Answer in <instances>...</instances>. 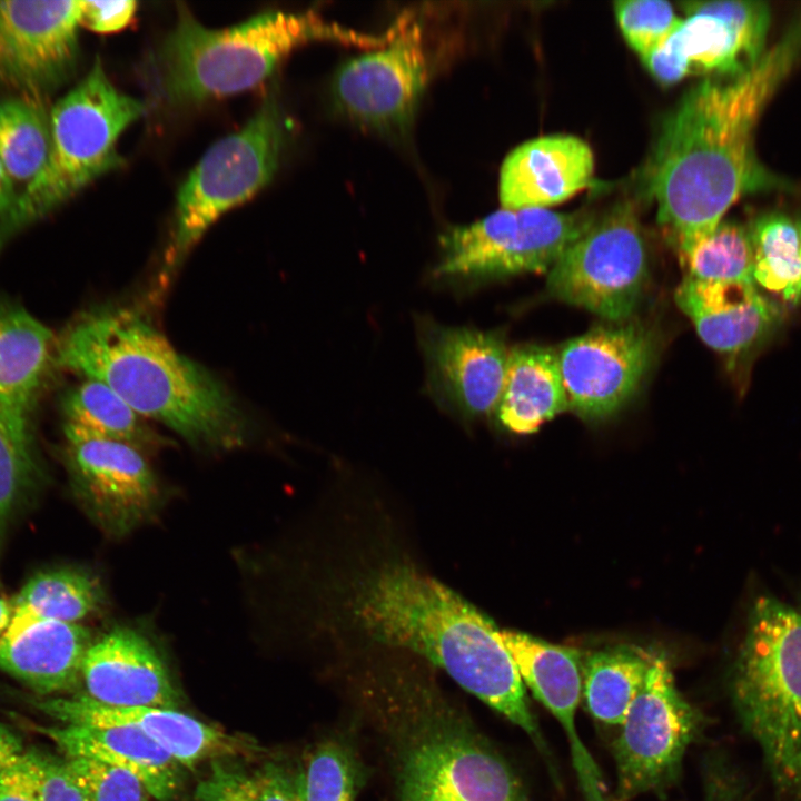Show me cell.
<instances>
[{
	"label": "cell",
	"mask_w": 801,
	"mask_h": 801,
	"mask_svg": "<svg viewBox=\"0 0 801 801\" xmlns=\"http://www.w3.org/2000/svg\"><path fill=\"white\" fill-rule=\"evenodd\" d=\"M655 653L615 645L589 653L582 663V696L590 714L621 725L641 690Z\"/></svg>",
	"instance_id": "4316f807"
},
{
	"label": "cell",
	"mask_w": 801,
	"mask_h": 801,
	"mask_svg": "<svg viewBox=\"0 0 801 801\" xmlns=\"http://www.w3.org/2000/svg\"><path fill=\"white\" fill-rule=\"evenodd\" d=\"M88 801H148L145 784L129 771L101 761L69 758L67 761Z\"/></svg>",
	"instance_id": "e575fe53"
},
{
	"label": "cell",
	"mask_w": 801,
	"mask_h": 801,
	"mask_svg": "<svg viewBox=\"0 0 801 801\" xmlns=\"http://www.w3.org/2000/svg\"><path fill=\"white\" fill-rule=\"evenodd\" d=\"M755 285L797 305L801 301V236L798 224L780 212L758 217L749 227Z\"/></svg>",
	"instance_id": "f1b7e54d"
},
{
	"label": "cell",
	"mask_w": 801,
	"mask_h": 801,
	"mask_svg": "<svg viewBox=\"0 0 801 801\" xmlns=\"http://www.w3.org/2000/svg\"><path fill=\"white\" fill-rule=\"evenodd\" d=\"M388 36L345 28L314 10L268 11L236 26L209 29L179 3L174 28L150 56V81L161 101L188 107L259 86L308 42L333 40L375 49Z\"/></svg>",
	"instance_id": "277c9868"
},
{
	"label": "cell",
	"mask_w": 801,
	"mask_h": 801,
	"mask_svg": "<svg viewBox=\"0 0 801 801\" xmlns=\"http://www.w3.org/2000/svg\"><path fill=\"white\" fill-rule=\"evenodd\" d=\"M41 801H88L67 761L38 754Z\"/></svg>",
	"instance_id": "ab89813d"
},
{
	"label": "cell",
	"mask_w": 801,
	"mask_h": 801,
	"mask_svg": "<svg viewBox=\"0 0 801 801\" xmlns=\"http://www.w3.org/2000/svg\"><path fill=\"white\" fill-rule=\"evenodd\" d=\"M593 174L592 149L578 137L551 135L525 141L502 164V208L547 209L586 188Z\"/></svg>",
	"instance_id": "7402d4cb"
},
{
	"label": "cell",
	"mask_w": 801,
	"mask_h": 801,
	"mask_svg": "<svg viewBox=\"0 0 801 801\" xmlns=\"http://www.w3.org/2000/svg\"><path fill=\"white\" fill-rule=\"evenodd\" d=\"M657 347L654 330L632 318L565 342L557 357L568 411L586 422L615 415L640 389Z\"/></svg>",
	"instance_id": "4fadbf2b"
},
{
	"label": "cell",
	"mask_w": 801,
	"mask_h": 801,
	"mask_svg": "<svg viewBox=\"0 0 801 801\" xmlns=\"http://www.w3.org/2000/svg\"><path fill=\"white\" fill-rule=\"evenodd\" d=\"M79 490L103 531L122 538L151 522L166 492L138 448L65 425Z\"/></svg>",
	"instance_id": "2e32d148"
},
{
	"label": "cell",
	"mask_w": 801,
	"mask_h": 801,
	"mask_svg": "<svg viewBox=\"0 0 801 801\" xmlns=\"http://www.w3.org/2000/svg\"><path fill=\"white\" fill-rule=\"evenodd\" d=\"M22 741L4 723L0 722V770L23 753Z\"/></svg>",
	"instance_id": "7bdbcfd3"
},
{
	"label": "cell",
	"mask_w": 801,
	"mask_h": 801,
	"mask_svg": "<svg viewBox=\"0 0 801 801\" xmlns=\"http://www.w3.org/2000/svg\"><path fill=\"white\" fill-rule=\"evenodd\" d=\"M259 801H303L297 775L277 763H266L255 773Z\"/></svg>",
	"instance_id": "b9f144b4"
},
{
	"label": "cell",
	"mask_w": 801,
	"mask_h": 801,
	"mask_svg": "<svg viewBox=\"0 0 801 801\" xmlns=\"http://www.w3.org/2000/svg\"><path fill=\"white\" fill-rule=\"evenodd\" d=\"M388 32L383 46L343 63L332 83L346 116L386 132L408 127L428 78L419 24L402 16Z\"/></svg>",
	"instance_id": "5bb4252c"
},
{
	"label": "cell",
	"mask_w": 801,
	"mask_h": 801,
	"mask_svg": "<svg viewBox=\"0 0 801 801\" xmlns=\"http://www.w3.org/2000/svg\"><path fill=\"white\" fill-rule=\"evenodd\" d=\"M36 706L65 724L134 728L188 769H194L204 760L231 755L241 750V743L236 738L176 709L111 706L87 694L36 701Z\"/></svg>",
	"instance_id": "ffe728a7"
},
{
	"label": "cell",
	"mask_w": 801,
	"mask_h": 801,
	"mask_svg": "<svg viewBox=\"0 0 801 801\" xmlns=\"http://www.w3.org/2000/svg\"><path fill=\"white\" fill-rule=\"evenodd\" d=\"M565 411L568 405L557 350L541 345L510 349L494 411L501 426L527 435Z\"/></svg>",
	"instance_id": "484cf974"
},
{
	"label": "cell",
	"mask_w": 801,
	"mask_h": 801,
	"mask_svg": "<svg viewBox=\"0 0 801 801\" xmlns=\"http://www.w3.org/2000/svg\"><path fill=\"white\" fill-rule=\"evenodd\" d=\"M546 276L557 300L607 322L632 318L649 281L646 245L632 205L595 217Z\"/></svg>",
	"instance_id": "9c48e42d"
},
{
	"label": "cell",
	"mask_w": 801,
	"mask_h": 801,
	"mask_svg": "<svg viewBox=\"0 0 801 801\" xmlns=\"http://www.w3.org/2000/svg\"><path fill=\"white\" fill-rule=\"evenodd\" d=\"M675 303L699 337L732 363L762 347L779 328L782 309L753 281H705L685 276Z\"/></svg>",
	"instance_id": "ac0fdd59"
},
{
	"label": "cell",
	"mask_w": 801,
	"mask_h": 801,
	"mask_svg": "<svg viewBox=\"0 0 801 801\" xmlns=\"http://www.w3.org/2000/svg\"><path fill=\"white\" fill-rule=\"evenodd\" d=\"M66 424L129 444L139 451L164 445L162 438L107 385L85 379L63 399Z\"/></svg>",
	"instance_id": "83f0119b"
},
{
	"label": "cell",
	"mask_w": 801,
	"mask_h": 801,
	"mask_svg": "<svg viewBox=\"0 0 801 801\" xmlns=\"http://www.w3.org/2000/svg\"><path fill=\"white\" fill-rule=\"evenodd\" d=\"M194 801H259L255 774L215 760L197 785Z\"/></svg>",
	"instance_id": "8d00e7d4"
},
{
	"label": "cell",
	"mask_w": 801,
	"mask_h": 801,
	"mask_svg": "<svg viewBox=\"0 0 801 801\" xmlns=\"http://www.w3.org/2000/svg\"><path fill=\"white\" fill-rule=\"evenodd\" d=\"M58 339L43 323L0 296V415L28 435V415L56 363Z\"/></svg>",
	"instance_id": "d4e9b609"
},
{
	"label": "cell",
	"mask_w": 801,
	"mask_h": 801,
	"mask_svg": "<svg viewBox=\"0 0 801 801\" xmlns=\"http://www.w3.org/2000/svg\"><path fill=\"white\" fill-rule=\"evenodd\" d=\"M56 364L107 385L191 445L224 451L245 441V418L229 392L134 309L81 316L58 339Z\"/></svg>",
	"instance_id": "3957f363"
},
{
	"label": "cell",
	"mask_w": 801,
	"mask_h": 801,
	"mask_svg": "<svg viewBox=\"0 0 801 801\" xmlns=\"http://www.w3.org/2000/svg\"><path fill=\"white\" fill-rule=\"evenodd\" d=\"M594 218L587 212L501 208L447 229L439 237L442 255L435 274L478 279L547 274Z\"/></svg>",
	"instance_id": "30bf717a"
},
{
	"label": "cell",
	"mask_w": 801,
	"mask_h": 801,
	"mask_svg": "<svg viewBox=\"0 0 801 801\" xmlns=\"http://www.w3.org/2000/svg\"><path fill=\"white\" fill-rule=\"evenodd\" d=\"M619 28L629 46L643 59L656 50L682 19L662 0H629L614 3Z\"/></svg>",
	"instance_id": "836d02e7"
},
{
	"label": "cell",
	"mask_w": 801,
	"mask_h": 801,
	"mask_svg": "<svg viewBox=\"0 0 801 801\" xmlns=\"http://www.w3.org/2000/svg\"><path fill=\"white\" fill-rule=\"evenodd\" d=\"M704 801H752L746 778L722 754H712L704 763Z\"/></svg>",
	"instance_id": "74e56055"
},
{
	"label": "cell",
	"mask_w": 801,
	"mask_h": 801,
	"mask_svg": "<svg viewBox=\"0 0 801 801\" xmlns=\"http://www.w3.org/2000/svg\"><path fill=\"white\" fill-rule=\"evenodd\" d=\"M31 466L29 435L0 415V525L12 508Z\"/></svg>",
	"instance_id": "d590c367"
},
{
	"label": "cell",
	"mask_w": 801,
	"mask_h": 801,
	"mask_svg": "<svg viewBox=\"0 0 801 801\" xmlns=\"http://www.w3.org/2000/svg\"><path fill=\"white\" fill-rule=\"evenodd\" d=\"M684 10L688 17L642 59L659 82L673 85L690 75L738 76L767 51L770 9L765 2H688Z\"/></svg>",
	"instance_id": "7c38bea8"
},
{
	"label": "cell",
	"mask_w": 801,
	"mask_h": 801,
	"mask_svg": "<svg viewBox=\"0 0 801 801\" xmlns=\"http://www.w3.org/2000/svg\"><path fill=\"white\" fill-rule=\"evenodd\" d=\"M688 277L705 281H753L749 227L722 220L679 254Z\"/></svg>",
	"instance_id": "1f68e13d"
},
{
	"label": "cell",
	"mask_w": 801,
	"mask_h": 801,
	"mask_svg": "<svg viewBox=\"0 0 801 801\" xmlns=\"http://www.w3.org/2000/svg\"><path fill=\"white\" fill-rule=\"evenodd\" d=\"M396 724L399 801H528L512 767L466 722L423 698Z\"/></svg>",
	"instance_id": "52a82bcc"
},
{
	"label": "cell",
	"mask_w": 801,
	"mask_h": 801,
	"mask_svg": "<svg viewBox=\"0 0 801 801\" xmlns=\"http://www.w3.org/2000/svg\"><path fill=\"white\" fill-rule=\"evenodd\" d=\"M296 775L303 801H355L363 782L354 750L336 739L315 745Z\"/></svg>",
	"instance_id": "d6a6232c"
},
{
	"label": "cell",
	"mask_w": 801,
	"mask_h": 801,
	"mask_svg": "<svg viewBox=\"0 0 801 801\" xmlns=\"http://www.w3.org/2000/svg\"><path fill=\"white\" fill-rule=\"evenodd\" d=\"M703 724L702 713L678 691L666 656L655 653L613 744L616 801L671 788Z\"/></svg>",
	"instance_id": "8fae6325"
},
{
	"label": "cell",
	"mask_w": 801,
	"mask_h": 801,
	"mask_svg": "<svg viewBox=\"0 0 801 801\" xmlns=\"http://www.w3.org/2000/svg\"><path fill=\"white\" fill-rule=\"evenodd\" d=\"M335 587L338 613L373 641L412 651L520 726L550 759L524 682L501 630L439 581L408 563L355 568Z\"/></svg>",
	"instance_id": "7a4b0ae2"
},
{
	"label": "cell",
	"mask_w": 801,
	"mask_h": 801,
	"mask_svg": "<svg viewBox=\"0 0 801 801\" xmlns=\"http://www.w3.org/2000/svg\"><path fill=\"white\" fill-rule=\"evenodd\" d=\"M13 613L11 606L6 600L0 599V635L7 630Z\"/></svg>",
	"instance_id": "f6af8a7d"
},
{
	"label": "cell",
	"mask_w": 801,
	"mask_h": 801,
	"mask_svg": "<svg viewBox=\"0 0 801 801\" xmlns=\"http://www.w3.org/2000/svg\"><path fill=\"white\" fill-rule=\"evenodd\" d=\"M145 112L141 100L112 85L98 57L80 82L50 109L48 158L0 219V248L92 180L121 167L117 141Z\"/></svg>",
	"instance_id": "8992f818"
},
{
	"label": "cell",
	"mask_w": 801,
	"mask_h": 801,
	"mask_svg": "<svg viewBox=\"0 0 801 801\" xmlns=\"http://www.w3.org/2000/svg\"><path fill=\"white\" fill-rule=\"evenodd\" d=\"M80 0H0V86L41 99L78 61Z\"/></svg>",
	"instance_id": "9a60e30c"
},
{
	"label": "cell",
	"mask_w": 801,
	"mask_h": 801,
	"mask_svg": "<svg viewBox=\"0 0 801 801\" xmlns=\"http://www.w3.org/2000/svg\"><path fill=\"white\" fill-rule=\"evenodd\" d=\"M501 637L523 682L563 726L585 801H609L601 772L575 726L582 696V653L510 630H501Z\"/></svg>",
	"instance_id": "d6986e66"
},
{
	"label": "cell",
	"mask_w": 801,
	"mask_h": 801,
	"mask_svg": "<svg viewBox=\"0 0 801 801\" xmlns=\"http://www.w3.org/2000/svg\"><path fill=\"white\" fill-rule=\"evenodd\" d=\"M14 181L0 161V219L8 214L17 199Z\"/></svg>",
	"instance_id": "ee69618b"
},
{
	"label": "cell",
	"mask_w": 801,
	"mask_h": 801,
	"mask_svg": "<svg viewBox=\"0 0 801 801\" xmlns=\"http://www.w3.org/2000/svg\"><path fill=\"white\" fill-rule=\"evenodd\" d=\"M746 623L730 678L733 706L777 793L801 801V611L762 595Z\"/></svg>",
	"instance_id": "5b68a950"
},
{
	"label": "cell",
	"mask_w": 801,
	"mask_h": 801,
	"mask_svg": "<svg viewBox=\"0 0 801 801\" xmlns=\"http://www.w3.org/2000/svg\"><path fill=\"white\" fill-rule=\"evenodd\" d=\"M105 603V589L97 576L80 568L63 567L32 576L13 606L28 609L44 619L79 623L99 612Z\"/></svg>",
	"instance_id": "4dcf8cb0"
},
{
	"label": "cell",
	"mask_w": 801,
	"mask_h": 801,
	"mask_svg": "<svg viewBox=\"0 0 801 801\" xmlns=\"http://www.w3.org/2000/svg\"><path fill=\"white\" fill-rule=\"evenodd\" d=\"M419 340L441 399L466 418L495 411L510 352L498 332L421 320Z\"/></svg>",
	"instance_id": "e0dca14e"
},
{
	"label": "cell",
	"mask_w": 801,
	"mask_h": 801,
	"mask_svg": "<svg viewBox=\"0 0 801 801\" xmlns=\"http://www.w3.org/2000/svg\"><path fill=\"white\" fill-rule=\"evenodd\" d=\"M801 59V13L749 70L708 77L663 122L649 165L657 222L682 253L711 233L743 195L785 188L759 160L758 121Z\"/></svg>",
	"instance_id": "6da1fadb"
},
{
	"label": "cell",
	"mask_w": 801,
	"mask_h": 801,
	"mask_svg": "<svg viewBox=\"0 0 801 801\" xmlns=\"http://www.w3.org/2000/svg\"><path fill=\"white\" fill-rule=\"evenodd\" d=\"M51 144L50 110L40 99L16 96L0 101V161L13 181H31Z\"/></svg>",
	"instance_id": "f546056e"
},
{
	"label": "cell",
	"mask_w": 801,
	"mask_h": 801,
	"mask_svg": "<svg viewBox=\"0 0 801 801\" xmlns=\"http://www.w3.org/2000/svg\"><path fill=\"white\" fill-rule=\"evenodd\" d=\"M80 678L87 695L101 704L177 709L180 703L158 650L130 626L117 625L91 643Z\"/></svg>",
	"instance_id": "44dd1931"
},
{
	"label": "cell",
	"mask_w": 801,
	"mask_h": 801,
	"mask_svg": "<svg viewBox=\"0 0 801 801\" xmlns=\"http://www.w3.org/2000/svg\"><path fill=\"white\" fill-rule=\"evenodd\" d=\"M137 11V2L80 0V26L98 33H110L126 28Z\"/></svg>",
	"instance_id": "60d3db41"
},
{
	"label": "cell",
	"mask_w": 801,
	"mask_h": 801,
	"mask_svg": "<svg viewBox=\"0 0 801 801\" xmlns=\"http://www.w3.org/2000/svg\"><path fill=\"white\" fill-rule=\"evenodd\" d=\"M92 642L91 632L79 623L44 619L13 606L0 635V670L39 693L60 692L79 680Z\"/></svg>",
	"instance_id": "603a6c76"
},
{
	"label": "cell",
	"mask_w": 801,
	"mask_h": 801,
	"mask_svg": "<svg viewBox=\"0 0 801 801\" xmlns=\"http://www.w3.org/2000/svg\"><path fill=\"white\" fill-rule=\"evenodd\" d=\"M286 138L277 96L268 93L245 126L216 141L181 185L167 265L176 266L224 214L243 205L274 177Z\"/></svg>",
	"instance_id": "ba28073f"
},
{
	"label": "cell",
	"mask_w": 801,
	"mask_h": 801,
	"mask_svg": "<svg viewBox=\"0 0 801 801\" xmlns=\"http://www.w3.org/2000/svg\"><path fill=\"white\" fill-rule=\"evenodd\" d=\"M69 758L109 763L136 775L159 801L175 798L181 783L180 764L140 731L125 725L38 726Z\"/></svg>",
	"instance_id": "cb8c5ba5"
},
{
	"label": "cell",
	"mask_w": 801,
	"mask_h": 801,
	"mask_svg": "<svg viewBox=\"0 0 801 801\" xmlns=\"http://www.w3.org/2000/svg\"><path fill=\"white\" fill-rule=\"evenodd\" d=\"M0 801H41L37 753L23 752L0 770Z\"/></svg>",
	"instance_id": "f35d334b"
},
{
	"label": "cell",
	"mask_w": 801,
	"mask_h": 801,
	"mask_svg": "<svg viewBox=\"0 0 801 801\" xmlns=\"http://www.w3.org/2000/svg\"><path fill=\"white\" fill-rule=\"evenodd\" d=\"M798 226H799L800 236H801V220H800V222H798Z\"/></svg>",
	"instance_id": "bcb514c9"
}]
</instances>
